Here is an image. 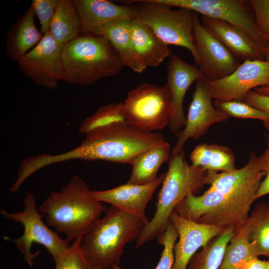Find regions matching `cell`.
<instances>
[{"mask_svg": "<svg viewBox=\"0 0 269 269\" xmlns=\"http://www.w3.org/2000/svg\"><path fill=\"white\" fill-rule=\"evenodd\" d=\"M235 227L226 228L219 235L213 238L198 253L191 258L188 269H219L228 243L234 236Z\"/></svg>", "mask_w": 269, "mask_h": 269, "instance_id": "4316f807", "label": "cell"}, {"mask_svg": "<svg viewBox=\"0 0 269 269\" xmlns=\"http://www.w3.org/2000/svg\"><path fill=\"white\" fill-rule=\"evenodd\" d=\"M82 237L74 241L67 251L56 259L55 269H89L80 249Z\"/></svg>", "mask_w": 269, "mask_h": 269, "instance_id": "d6a6232c", "label": "cell"}, {"mask_svg": "<svg viewBox=\"0 0 269 269\" xmlns=\"http://www.w3.org/2000/svg\"><path fill=\"white\" fill-rule=\"evenodd\" d=\"M262 180L227 193L205 191L200 196L192 193L180 201L174 211L196 222L239 229L247 223L249 212Z\"/></svg>", "mask_w": 269, "mask_h": 269, "instance_id": "5b68a950", "label": "cell"}, {"mask_svg": "<svg viewBox=\"0 0 269 269\" xmlns=\"http://www.w3.org/2000/svg\"><path fill=\"white\" fill-rule=\"evenodd\" d=\"M63 46L47 33L38 44L17 62L21 71L34 83L51 90L64 81Z\"/></svg>", "mask_w": 269, "mask_h": 269, "instance_id": "7c38bea8", "label": "cell"}, {"mask_svg": "<svg viewBox=\"0 0 269 269\" xmlns=\"http://www.w3.org/2000/svg\"><path fill=\"white\" fill-rule=\"evenodd\" d=\"M178 234L176 228L169 221L163 234L157 238L158 243L163 246V250L158 263L154 269H172L174 263L173 246ZM111 269H122L114 265Z\"/></svg>", "mask_w": 269, "mask_h": 269, "instance_id": "1f68e13d", "label": "cell"}, {"mask_svg": "<svg viewBox=\"0 0 269 269\" xmlns=\"http://www.w3.org/2000/svg\"><path fill=\"white\" fill-rule=\"evenodd\" d=\"M165 142L161 133L141 130L125 121L117 122L88 133L80 145L66 152L28 157L25 166L33 174L48 165L73 159L129 163L138 153Z\"/></svg>", "mask_w": 269, "mask_h": 269, "instance_id": "6da1fadb", "label": "cell"}, {"mask_svg": "<svg viewBox=\"0 0 269 269\" xmlns=\"http://www.w3.org/2000/svg\"><path fill=\"white\" fill-rule=\"evenodd\" d=\"M185 151L170 155L168 167L157 196L153 217L144 226L136 240L138 249L146 242L161 236L169 222L175 206L189 193L196 195L207 184V171L189 165L184 158Z\"/></svg>", "mask_w": 269, "mask_h": 269, "instance_id": "8992f818", "label": "cell"}, {"mask_svg": "<svg viewBox=\"0 0 269 269\" xmlns=\"http://www.w3.org/2000/svg\"><path fill=\"white\" fill-rule=\"evenodd\" d=\"M91 191L76 175L60 191L51 192L38 208L48 225L64 233L68 244L89 232L107 209Z\"/></svg>", "mask_w": 269, "mask_h": 269, "instance_id": "7a4b0ae2", "label": "cell"}, {"mask_svg": "<svg viewBox=\"0 0 269 269\" xmlns=\"http://www.w3.org/2000/svg\"><path fill=\"white\" fill-rule=\"evenodd\" d=\"M247 223L249 240L256 255L269 258V203H259L249 216Z\"/></svg>", "mask_w": 269, "mask_h": 269, "instance_id": "83f0119b", "label": "cell"}, {"mask_svg": "<svg viewBox=\"0 0 269 269\" xmlns=\"http://www.w3.org/2000/svg\"><path fill=\"white\" fill-rule=\"evenodd\" d=\"M267 85H269V62L247 60L230 75L210 81L209 89L215 100L243 101L252 89Z\"/></svg>", "mask_w": 269, "mask_h": 269, "instance_id": "4fadbf2b", "label": "cell"}, {"mask_svg": "<svg viewBox=\"0 0 269 269\" xmlns=\"http://www.w3.org/2000/svg\"><path fill=\"white\" fill-rule=\"evenodd\" d=\"M104 213L82 237L80 249L90 267L110 269L120 264L125 245L137 239L145 224L113 206Z\"/></svg>", "mask_w": 269, "mask_h": 269, "instance_id": "277c9868", "label": "cell"}, {"mask_svg": "<svg viewBox=\"0 0 269 269\" xmlns=\"http://www.w3.org/2000/svg\"><path fill=\"white\" fill-rule=\"evenodd\" d=\"M201 22L240 61L264 60L263 49L242 29L228 22L203 15Z\"/></svg>", "mask_w": 269, "mask_h": 269, "instance_id": "d6986e66", "label": "cell"}, {"mask_svg": "<svg viewBox=\"0 0 269 269\" xmlns=\"http://www.w3.org/2000/svg\"><path fill=\"white\" fill-rule=\"evenodd\" d=\"M123 104V102L111 103L100 107L94 114L85 118L78 131L86 134L97 128L117 122L125 121L122 114Z\"/></svg>", "mask_w": 269, "mask_h": 269, "instance_id": "f546056e", "label": "cell"}, {"mask_svg": "<svg viewBox=\"0 0 269 269\" xmlns=\"http://www.w3.org/2000/svg\"><path fill=\"white\" fill-rule=\"evenodd\" d=\"M35 16L31 4L6 33V51L15 62L35 47L43 37L36 27Z\"/></svg>", "mask_w": 269, "mask_h": 269, "instance_id": "7402d4cb", "label": "cell"}, {"mask_svg": "<svg viewBox=\"0 0 269 269\" xmlns=\"http://www.w3.org/2000/svg\"><path fill=\"white\" fill-rule=\"evenodd\" d=\"M193 36L194 43L201 60L199 68L210 82L230 75L241 64L240 61L203 26L197 13Z\"/></svg>", "mask_w": 269, "mask_h": 269, "instance_id": "5bb4252c", "label": "cell"}, {"mask_svg": "<svg viewBox=\"0 0 269 269\" xmlns=\"http://www.w3.org/2000/svg\"><path fill=\"white\" fill-rule=\"evenodd\" d=\"M59 0H33L31 2L35 15L41 25L43 35L49 32L52 21Z\"/></svg>", "mask_w": 269, "mask_h": 269, "instance_id": "836d02e7", "label": "cell"}, {"mask_svg": "<svg viewBox=\"0 0 269 269\" xmlns=\"http://www.w3.org/2000/svg\"><path fill=\"white\" fill-rule=\"evenodd\" d=\"M238 269H267V261L260 260L257 258L246 262Z\"/></svg>", "mask_w": 269, "mask_h": 269, "instance_id": "74e56055", "label": "cell"}, {"mask_svg": "<svg viewBox=\"0 0 269 269\" xmlns=\"http://www.w3.org/2000/svg\"><path fill=\"white\" fill-rule=\"evenodd\" d=\"M266 43L264 50L265 60L269 62V34L263 36Z\"/></svg>", "mask_w": 269, "mask_h": 269, "instance_id": "f35d334b", "label": "cell"}, {"mask_svg": "<svg viewBox=\"0 0 269 269\" xmlns=\"http://www.w3.org/2000/svg\"><path fill=\"white\" fill-rule=\"evenodd\" d=\"M166 67L167 76L164 86L173 108V117L168 126L172 133H176L186 124L183 109L185 94L193 82L205 76L195 63L189 64L177 55L170 56Z\"/></svg>", "mask_w": 269, "mask_h": 269, "instance_id": "2e32d148", "label": "cell"}, {"mask_svg": "<svg viewBox=\"0 0 269 269\" xmlns=\"http://www.w3.org/2000/svg\"><path fill=\"white\" fill-rule=\"evenodd\" d=\"M243 101L269 114V96L257 93L251 90L246 95ZM269 131V121L263 122Z\"/></svg>", "mask_w": 269, "mask_h": 269, "instance_id": "d590c367", "label": "cell"}, {"mask_svg": "<svg viewBox=\"0 0 269 269\" xmlns=\"http://www.w3.org/2000/svg\"><path fill=\"white\" fill-rule=\"evenodd\" d=\"M102 269L100 268H98V267H90V269Z\"/></svg>", "mask_w": 269, "mask_h": 269, "instance_id": "60d3db41", "label": "cell"}, {"mask_svg": "<svg viewBox=\"0 0 269 269\" xmlns=\"http://www.w3.org/2000/svg\"><path fill=\"white\" fill-rule=\"evenodd\" d=\"M230 242L219 269H238L246 262L258 258L249 240L247 222L242 228L235 230Z\"/></svg>", "mask_w": 269, "mask_h": 269, "instance_id": "f1b7e54d", "label": "cell"}, {"mask_svg": "<svg viewBox=\"0 0 269 269\" xmlns=\"http://www.w3.org/2000/svg\"><path fill=\"white\" fill-rule=\"evenodd\" d=\"M165 173L161 174L156 181L141 185L126 183L112 189L92 190L94 198L101 202L109 203L119 209L131 214L143 221L145 225L149 221L145 210L156 188L162 183Z\"/></svg>", "mask_w": 269, "mask_h": 269, "instance_id": "e0dca14e", "label": "cell"}, {"mask_svg": "<svg viewBox=\"0 0 269 269\" xmlns=\"http://www.w3.org/2000/svg\"><path fill=\"white\" fill-rule=\"evenodd\" d=\"M267 269H269V260L267 261Z\"/></svg>", "mask_w": 269, "mask_h": 269, "instance_id": "b9f144b4", "label": "cell"}, {"mask_svg": "<svg viewBox=\"0 0 269 269\" xmlns=\"http://www.w3.org/2000/svg\"><path fill=\"white\" fill-rule=\"evenodd\" d=\"M64 81L71 85L89 86L118 74L123 67L120 58L105 36L81 33L62 50Z\"/></svg>", "mask_w": 269, "mask_h": 269, "instance_id": "3957f363", "label": "cell"}, {"mask_svg": "<svg viewBox=\"0 0 269 269\" xmlns=\"http://www.w3.org/2000/svg\"><path fill=\"white\" fill-rule=\"evenodd\" d=\"M23 211L9 213L0 209L1 215L6 219L20 223L23 227L22 235L18 238H5L11 241L23 254L24 260L32 268L33 260L38 252L33 254L31 247L33 243L45 247L54 261L64 254L70 247L69 244L62 239L58 233L50 229L42 221L43 216L38 211L34 195L28 193L23 200Z\"/></svg>", "mask_w": 269, "mask_h": 269, "instance_id": "9c48e42d", "label": "cell"}, {"mask_svg": "<svg viewBox=\"0 0 269 269\" xmlns=\"http://www.w3.org/2000/svg\"><path fill=\"white\" fill-rule=\"evenodd\" d=\"M79 16L82 33L98 35L109 23L122 19H134L137 16L136 5H119L107 0H72Z\"/></svg>", "mask_w": 269, "mask_h": 269, "instance_id": "ac0fdd59", "label": "cell"}, {"mask_svg": "<svg viewBox=\"0 0 269 269\" xmlns=\"http://www.w3.org/2000/svg\"><path fill=\"white\" fill-rule=\"evenodd\" d=\"M131 31L136 52L146 67H157L172 55L169 45L136 18L131 21Z\"/></svg>", "mask_w": 269, "mask_h": 269, "instance_id": "603a6c76", "label": "cell"}, {"mask_svg": "<svg viewBox=\"0 0 269 269\" xmlns=\"http://www.w3.org/2000/svg\"><path fill=\"white\" fill-rule=\"evenodd\" d=\"M169 221L176 228L179 237L173 246L174 260L172 269H187L196 252L226 229L196 222L180 216L174 211L170 216Z\"/></svg>", "mask_w": 269, "mask_h": 269, "instance_id": "9a60e30c", "label": "cell"}, {"mask_svg": "<svg viewBox=\"0 0 269 269\" xmlns=\"http://www.w3.org/2000/svg\"><path fill=\"white\" fill-rule=\"evenodd\" d=\"M131 21L130 19H122L111 22L101 29L98 35L104 36L110 41L123 67L141 73L147 67L136 52L132 35Z\"/></svg>", "mask_w": 269, "mask_h": 269, "instance_id": "44dd1931", "label": "cell"}, {"mask_svg": "<svg viewBox=\"0 0 269 269\" xmlns=\"http://www.w3.org/2000/svg\"><path fill=\"white\" fill-rule=\"evenodd\" d=\"M49 33L63 47L82 33L81 20L71 0H59Z\"/></svg>", "mask_w": 269, "mask_h": 269, "instance_id": "484cf974", "label": "cell"}, {"mask_svg": "<svg viewBox=\"0 0 269 269\" xmlns=\"http://www.w3.org/2000/svg\"><path fill=\"white\" fill-rule=\"evenodd\" d=\"M171 7L192 10L201 15L230 23L245 31L263 49L265 41L259 31L249 0H155Z\"/></svg>", "mask_w": 269, "mask_h": 269, "instance_id": "30bf717a", "label": "cell"}, {"mask_svg": "<svg viewBox=\"0 0 269 269\" xmlns=\"http://www.w3.org/2000/svg\"><path fill=\"white\" fill-rule=\"evenodd\" d=\"M209 83L210 81L205 76L195 82L185 126L182 131L176 133L177 140L170 155L177 154L184 150V145L188 139H199L211 125L225 122L229 118L214 106Z\"/></svg>", "mask_w": 269, "mask_h": 269, "instance_id": "8fae6325", "label": "cell"}, {"mask_svg": "<svg viewBox=\"0 0 269 269\" xmlns=\"http://www.w3.org/2000/svg\"><path fill=\"white\" fill-rule=\"evenodd\" d=\"M122 114L128 124L153 132L169 125L173 108L164 86L143 83L128 92Z\"/></svg>", "mask_w": 269, "mask_h": 269, "instance_id": "ba28073f", "label": "cell"}, {"mask_svg": "<svg viewBox=\"0 0 269 269\" xmlns=\"http://www.w3.org/2000/svg\"><path fill=\"white\" fill-rule=\"evenodd\" d=\"M170 154V145L167 141L138 153L129 163L132 170L127 183L144 185L154 182L158 178L160 167L168 160Z\"/></svg>", "mask_w": 269, "mask_h": 269, "instance_id": "cb8c5ba5", "label": "cell"}, {"mask_svg": "<svg viewBox=\"0 0 269 269\" xmlns=\"http://www.w3.org/2000/svg\"><path fill=\"white\" fill-rule=\"evenodd\" d=\"M213 104L217 109L223 112L229 117L258 119L263 122L269 121V114L243 101L215 100Z\"/></svg>", "mask_w": 269, "mask_h": 269, "instance_id": "4dcf8cb0", "label": "cell"}, {"mask_svg": "<svg viewBox=\"0 0 269 269\" xmlns=\"http://www.w3.org/2000/svg\"><path fill=\"white\" fill-rule=\"evenodd\" d=\"M265 172V178L262 181L257 192L256 198L269 194V143L264 152L259 157Z\"/></svg>", "mask_w": 269, "mask_h": 269, "instance_id": "8d00e7d4", "label": "cell"}, {"mask_svg": "<svg viewBox=\"0 0 269 269\" xmlns=\"http://www.w3.org/2000/svg\"><path fill=\"white\" fill-rule=\"evenodd\" d=\"M265 174L259 157L252 152L247 163L240 169L221 173L207 171V182L210 185L207 190L229 193L262 180Z\"/></svg>", "mask_w": 269, "mask_h": 269, "instance_id": "ffe728a7", "label": "cell"}, {"mask_svg": "<svg viewBox=\"0 0 269 269\" xmlns=\"http://www.w3.org/2000/svg\"><path fill=\"white\" fill-rule=\"evenodd\" d=\"M253 90L258 94L269 96V85L257 87Z\"/></svg>", "mask_w": 269, "mask_h": 269, "instance_id": "ab89813d", "label": "cell"}, {"mask_svg": "<svg viewBox=\"0 0 269 269\" xmlns=\"http://www.w3.org/2000/svg\"><path fill=\"white\" fill-rule=\"evenodd\" d=\"M257 28L262 36L269 34V0H250Z\"/></svg>", "mask_w": 269, "mask_h": 269, "instance_id": "e575fe53", "label": "cell"}, {"mask_svg": "<svg viewBox=\"0 0 269 269\" xmlns=\"http://www.w3.org/2000/svg\"><path fill=\"white\" fill-rule=\"evenodd\" d=\"M193 166L206 171H231L236 169L235 158L228 147L206 143L198 145L190 156Z\"/></svg>", "mask_w": 269, "mask_h": 269, "instance_id": "d4e9b609", "label": "cell"}, {"mask_svg": "<svg viewBox=\"0 0 269 269\" xmlns=\"http://www.w3.org/2000/svg\"><path fill=\"white\" fill-rule=\"evenodd\" d=\"M126 4L138 2L135 18L149 27L165 44L187 49L199 67L201 60L194 43L196 12L188 9L172 7L155 0H125Z\"/></svg>", "mask_w": 269, "mask_h": 269, "instance_id": "52a82bcc", "label": "cell"}]
</instances>
